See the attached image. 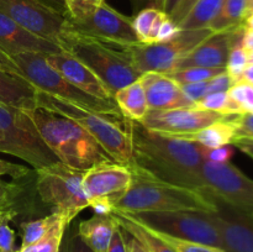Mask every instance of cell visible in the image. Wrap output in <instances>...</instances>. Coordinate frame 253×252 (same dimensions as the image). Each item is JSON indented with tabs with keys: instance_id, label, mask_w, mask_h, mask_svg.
I'll return each instance as SVG.
<instances>
[{
	"instance_id": "6da1fadb",
	"label": "cell",
	"mask_w": 253,
	"mask_h": 252,
	"mask_svg": "<svg viewBox=\"0 0 253 252\" xmlns=\"http://www.w3.org/2000/svg\"><path fill=\"white\" fill-rule=\"evenodd\" d=\"M130 131L132 175L203 189L200 170L205 147L187 138L155 132L131 120Z\"/></svg>"
},
{
	"instance_id": "7a4b0ae2",
	"label": "cell",
	"mask_w": 253,
	"mask_h": 252,
	"mask_svg": "<svg viewBox=\"0 0 253 252\" xmlns=\"http://www.w3.org/2000/svg\"><path fill=\"white\" fill-rule=\"evenodd\" d=\"M43 142L63 165L81 170L114 161L78 124L63 115L36 106L24 110Z\"/></svg>"
},
{
	"instance_id": "3957f363",
	"label": "cell",
	"mask_w": 253,
	"mask_h": 252,
	"mask_svg": "<svg viewBox=\"0 0 253 252\" xmlns=\"http://www.w3.org/2000/svg\"><path fill=\"white\" fill-rule=\"evenodd\" d=\"M37 106L63 115L86 131L115 162L127 166L132 163L130 120L123 114H106L91 110L63 99L37 90Z\"/></svg>"
},
{
	"instance_id": "277c9868",
	"label": "cell",
	"mask_w": 253,
	"mask_h": 252,
	"mask_svg": "<svg viewBox=\"0 0 253 252\" xmlns=\"http://www.w3.org/2000/svg\"><path fill=\"white\" fill-rule=\"evenodd\" d=\"M114 209L130 214L198 210L215 212L217 202L205 190L132 175L127 192L114 202Z\"/></svg>"
},
{
	"instance_id": "5b68a950",
	"label": "cell",
	"mask_w": 253,
	"mask_h": 252,
	"mask_svg": "<svg viewBox=\"0 0 253 252\" xmlns=\"http://www.w3.org/2000/svg\"><path fill=\"white\" fill-rule=\"evenodd\" d=\"M58 46L93 71L115 94L123 86L137 81L141 74L121 49L109 47V43L68 29L59 36Z\"/></svg>"
},
{
	"instance_id": "8992f818",
	"label": "cell",
	"mask_w": 253,
	"mask_h": 252,
	"mask_svg": "<svg viewBox=\"0 0 253 252\" xmlns=\"http://www.w3.org/2000/svg\"><path fill=\"white\" fill-rule=\"evenodd\" d=\"M34 170L37 197L51 208V211L59 212L72 222L85 208H89L82 185L84 170L61 162Z\"/></svg>"
},
{
	"instance_id": "52a82bcc",
	"label": "cell",
	"mask_w": 253,
	"mask_h": 252,
	"mask_svg": "<svg viewBox=\"0 0 253 252\" xmlns=\"http://www.w3.org/2000/svg\"><path fill=\"white\" fill-rule=\"evenodd\" d=\"M0 152L21 158L34 169L59 162L21 109L0 104Z\"/></svg>"
},
{
	"instance_id": "ba28073f",
	"label": "cell",
	"mask_w": 253,
	"mask_h": 252,
	"mask_svg": "<svg viewBox=\"0 0 253 252\" xmlns=\"http://www.w3.org/2000/svg\"><path fill=\"white\" fill-rule=\"evenodd\" d=\"M22 76L40 91L69 103L106 114H121L115 101H104L84 93L57 72L42 53L26 52L11 57Z\"/></svg>"
},
{
	"instance_id": "9c48e42d",
	"label": "cell",
	"mask_w": 253,
	"mask_h": 252,
	"mask_svg": "<svg viewBox=\"0 0 253 252\" xmlns=\"http://www.w3.org/2000/svg\"><path fill=\"white\" fill-rule=\"evenodd\" d=\"M211 34L210 29L180 30L179 34L168 42L136 43L120 47V49L140 74L147 72L168 74L175 71L178 63Z\"/></svg>"
},
{
	"instance_id": "30bf717a",
	"label": "cell",
	"mask_w": 253,
	"mask_h": 252,
	"mask_svg": "<svg viewBox=\"0 0 253 252\" xmlns=\"http://www.w3.org/2000/svg\"><path fill=\"white\" fill-rule=\"evenodd\" d=\"M130 215L133 219L147 225L156 231L178 239L222 249V240L212 220V212L178 210V211L138 212V214Z\"/></svg>"
},
{
	"instance_id": "8fae6325",
	"label": "cell",
	"mask_w": 253,
	"mask_h": 252,
	"mask_svg": "<svg viewBox=\"0 0 253 252\" xmlns=\"http://www.w3.org/2000/svg\"><path fill=\"white\" fill-rule=\"evenodd\" d=\"M203 189L236 211L253 216V179L231 162L202 165Z\"/></svg>"
},
{
	"instance_id": "7c38bea8",
	"label": "cell",
	"mask_w": 253,
	"mask_h": 252,
	"mask_svg": "<svg viewBox=\"0 0 253 252\" xmlns=\"http://www.w3.org/2000/svg\"><path fill=\"white\" fill-rule=\"evenodd\" d=\"M72 30L119 47L140 43L132 27V19L120 14L106 2L93 5L67 17Z\"/></svg>"
},
{
	"instance_id": "4fadbf2b",
	"label": "cell",
	"mask_w": 253,
	"mask_h": 252,
	"mask_svg": "<svg viewBox=\"0 0 253 252\" xmlns=\"http://www.w3.org/2000/svg\"><path fill=\"white\" fill-rule=\"evenodd\" d=\"M0 14L56 43L68 29L67 16L37 0H0Z\"/></svg>"
},
{
	"instance_id": "5bb4252c",
	"label": "cell",
	"mask_w": 253,
	"mask_h": 252,
	"mask_svg": "<svg viewBox=\"0 0 253 252\" xmlns=\"http://www.w3.org/2000/svg\"><path fill=\"white\" fill-rule=\"evenodd\" d=\"M226 118L230 116L194 106L167 110H148L141 124L155 132L188 138L207 126Z\"/></svg>"
},
{
	"instance_id": "9a60e30c",
	"label": "cell",
	"mask_w": 253,
	"mask_h": 252,
	"mask_svg": "<svg viewBox=\"0 0 253 252\" xmlns=\"http://www.w3.org/2000/svg\"><path fill=\"white\" fill-rule=\"evenodd\" d=\"M132 183V172L127 166L111 161L100 163L84 170L82 185L88 202L96 198H106L116 202L123 197Z\"/></svg>"
},
{
	"instance_id": "2e32d148",
	"label": "cell",
	"mask_w": 253,
	"mask_h": 252,
	"mask_svg": "<svg viewBox=\"0 0 253 252\" xmlns=\"http://www.w3.org/2000/svg\"><path fill=\"white\" fill-rule=\"evenodd\" d=\"M212 220L220 232L225 252H253L252 216L217 202Z\"/></svg>"
},
{
	"instance_id": "e0dca14e",
	"label": "cell",
	"mask_w": 253,
	"mask_h": 252,
	"mask_svg": "<svg viewBox=\"0 0 253 252\" xmlns=\"http://www.w3.org/2000/svg\"><path fill=\"white\" fill-rule=\"evenodd\" d=\"M46 61L62 74L69 83L89 95L104 101H114V95L106 84L73 56L62 51L58 53L44 54Z\"/></svg>"
},
{
	"instance_id": "ac0fdd59",
	"label": "cell",
	"mask_w": 253,
	"mask_h": 252,
	"mask_svg": "<svg viewBox=\"0 0 253 252\" xmlns=\"http://www.w3.org/2000/svg\"><path fill=\"white\" fill-rule=\"evenodd\" d=\"M0 49L10 57L26 52L51 54L63 51L56 42L32 34L2 14H0Z\"/></svg>"
},
{
	"instance_id": "d6986e66",
	"label": "cell",
	"mask_w": 253,
	"mask_h": 252,
	"mask_svg": "<svg viewBox=\"0 0 253 252\" xmlns=\"http://www.w3.org/2000/svg\"><path fill=\"white\" fill-rule=\"evenodd\" d=\"M145 88L150 110H167L175 108H194V104L184 95L182 85L169 74L147 72L140 77Z\"/></svg>"
},
{
	"instance_id": "ffe728a7",
	"label": "cell",
	"mask_w": 253,
	"mask_h": 252,
	"mask_svg": "<svg viewBox=\"0 0 253 252\" xmlns=\"http://www.w3.org/2000/svg\"><path fill=\"white\" fill-rule=\"evenodd\" d=\"M234 32L235 29L211 34L178 63L175 71L190 67L225 68L232 46Z\"/></svg>"
},
{
	"instance_id": "44dd1931",
	"label": "cell",
	"mask_w": 253,
	"mask_h": 252,
	"mask_svg": "<svg viewBox=\"0 0 253 252\" xmlns=\"http://www.w3.org/2000/svg\"><path fill=\"white\" fill-rule=\"evenodd\" d=\"M37 89L25 77L0 69V104L30 110L37 106Z\"/></svg>"
},
{
	"instance_id": "7402d4cb",
	"label": "cell",
	"mask_w": 253,
	"mask_h": 252,
	"mask_svg": "<svg viewBox=\"0 0 253 252\" xmlns=\"http://www.w3.org/2000/svg\"><path fill=\"white\" fill-rule=\"evenodd\" d=\"M119 221L114 214L93 215L77 226V234L93 252H108L114 231Z\"/></svg>"
},
{
	"instance_id": "603a6c76",
	"label": "cell",
	"mask_w": 253,
	"mask_h": 252,
	"mask_svg": "<svg viewBox=\"0 0 253 252\" xmlns=\"http://www.w3.org/2000/svg\"><path fill=\"white\" fill-rule=\"evenodd\" d=\"M114 101L126 119L136 123H142L150 110L145 88L140 78L116 90L114 94Z\"/></svg>"
},
{
	"instance_id": "cb8c5ba5",
	"label": "cell",
	"mask_w": 253,
	"mask_h": 252,
	"mask_svg": "<svg viewBox=\"0 0 253 252\" xmlns=\"http://www.w3.org/2000/svg\"><path fill=\"white\" fill-rule=\"evenodd\" d=\"M113 214L116 216L120 226L128 235L138 240L150 252H174L150 227H147L146 225L141 224L140 221L133 219L130 214L115 209H114Z\"/></svg>"
},
{
	"instance_id": "d4e9b609",
	"label": "cell",
	"mask_w": 253,
	"mask_h": 252,
	"mask_svg": "<svg viewBox=\"0 0 253 252\" xmlns=\"http://www.w3.org/2000/svg\"><path fill=\"white\" fill-rule=\"evenodd\" d=\"M231 118L232 116L216 121L203 130L198 131L187 140L194 141L205 148H216L225 145H232L234 140L237 137V132Z\"/></svg>"
},
{
	"instance_id": "484cf974",
	"label": "cell",
	"mask_w": 253,
	"mask_h": 252,
	"mask_svg": "<svg viewBox=\"0 0 253 252\" xmlns=\"http://www.w3.org/2000/svg\"><path fill=\"white\" fill-rule=\"evenodd\" d=\"M168 15L156 7H146L132 17V27L138 42L143 44L156 43L158 30Z\"/></svg>"
},
{
	"instance_id": "4316f807",
	"label": "cell",
	"mask_w": 253,
	"mask_h": 252,
	"mask_svg": "<svg viewBox=\"0 0 253 252\" xmlns=\"http://www.w3.org/2000/svg\"><path fill=\"white\" fill-rule=\"evenodd\" d=\"M247 0H224L219 14L210 22L212 34L236 29L244 25L246 19Z\"/></svg>"
},
{
	"instance_id": "83f0119b",
	"label": "cell",
	"mask_w": 253,
	"mask_h": 252,
	"mask_svg": "<svg viewBox=\"0 0 253 252\" xmlns=\"http://www.w3.org/2000/svg\"><path fill=\"white\" fill-rule=\"evenodd\" d=\"M224 0H198L184 19L178 24L180 30L209 29V25L219 14Z\"/></svg>"
},
{
	"instance_id": "f1b7e54d",
	"label": "cell",
	"mask_w": 253,
	"mask_h": 252,
	"mask_svg": "<svg viewBox=\"0 0 253 252\" xmlns=\"http://www.w3.org/2000/svg\"><path fill=\"white\" fill-rule=\"evenodd\" d=\"M61 221H67L68 224H71L63 215L56 211H51L48 215H44L39 219L20 222L21 246H27V245L37 242L42 237L46 236Z\"/></svg>"
},
{
	"instance_id": "f546056e",
	"label": "cell",
	"mask_w": 253,
	"mask_h": 252,
	"mask_svg": "<svg viewBox=\"0 0 253 252\" xmlns=\"http://www.w3.org/2000/svg\"><path fill=\"white\" fill-rule=\"evenodd\" d=\"M245 25L236 27L234 32V40H232V46L230 49L229 58L225 69L231 81L234 83L241 81L244 78V74L249 67V52L242 47V36H244Z\"/></svg>"
},
{
	"instance_id": "4dcf8cb0",
	"label": "cell",
	"mask_w": 253,
	"mask_h": 252,
	"mask_svg": "<svg viewBox=\"0 0 253 252\" xmlns=\"http://www.w3.org/2000/svg\"><path fill=\"white\" fill-rule=\"evenodd\" d=\"M71 224L67 221H61L48 232L44 237L37 242L27 246H20L16 252H59L62 241L64 239L67 229Z\"/></svg>"
},
{
	"instance_id": "1f68e13d",
	"label": "cell",
	"mask_w": 253,
	"mask_h": 252,
	"mask_svg": "<svg viewBox=\"0 0 253 252\" xmlns=\"http://www.w3.org/2000/svg\"><path fill=\"white\" fill-rule=\"evenodd\" d=\"M195 106L200 109H204V110L224 114L226 116H236L242 114L239 106L236 105V103L230 98L227 91L207 94Z\"/></svg>"
},
{
	"instance_id": "d6a6232c",
	"label": "cell",
	"mask_w": 253,
	"mask_h": 252,
	"mask_svg": "<svg viewBox=\"0 0 253 252\" xmlns=\"http://www.w3.org/2000/svg\"><path fill=\"white\" fill-rule=\"evenodd\" d=\"M225 68H205V67H190L185 69H178V71L168 73L175 82L184 85L190 83H199V82H208L214 77L224 73Z\"/></svg>"
},
{
	"instance_id": "836d02e7",
	"label": "cell",
	"mask_w": 253,
	"mask_h": 252,
	"mask_svg": "<svg viewBox=\"0 0 253 252\" xmlns=\"http://www.w3.org/2000/svg\"><path fill=\"white\" fill-rule=\"evenodd\" d=\"M141 224H142V222H141ZM146 226H147V225H146ZM151 230H152L160 239H162L174 252H225L224 250L220 249V247L209 246V245L199 244V242L188 241V240L178 239V237L170 236V235L163 234V232L160 231H156V230L153 229Z\"/></svg>"
},
{
	"instance_id": "e575fe53",
	"label": "cell",
	"mask_w": 253,
	"mask_h": 252,
	"mask_svg": "<svg viewBox=\"0 0 253 252\" xmlns=\"http://www.w3.org/2000/svg\"><path fill=\"white\" fill-rule=\"evenodd\" d=\"M230 98L236 103L242 114H253V84L241 79L227 90Z\"/></svg>"
},
{
	"instance_id": "d590c367",
	"label": "cell",
	"mask_w": 253,
	"mask_h": 252,
	"mask_svg": "<svg viewBox=\"0 0 253 252\" xmlns=\"http://www.w3.org/2000/svg\"><path fill=\"white\" fill-rule=\"evenodd\" d=\"M20 190L19 179H14L12 182H4L0 179V212H5L12 219L10 214L14 200Z\"/></svg>"
},
{
	"instance_id": "8d00e7d4",
	"label": "cell",
	"mask_w": 253,
	"mask_h": 252,
	"mask_svg": "<svg viewBox=\"0 0 253 252\" xmlns=\"http://www.w3.org/2000/svg\"><path fill=\"white\" fill-rule=\"evenodd\" d=\"M11 217L5 212H0V252H16L15 231L10 226Z\"/></svg>"
},
{
	"instance_id": "74e56055",
	"label": "cell",
	"mask_w": 253,
	"mask_h": 252,
	"mask_svg": "<svg viewBox=\"0 0 253 252\" xmlns=\"http://www.w3.org/2000/svg\"><path fill=\"white\" fill-rule=\"evenodd\" d=\"M235 153L232 145H225L216 148H205V160L214 163H227Z\"/></svg>"
},
{
	"instance_id": "f35d334b",
	"label": "cell",
	"mask_w": 253,
	"mask_h": 252,
	"mask_svg": "<svg viewBox=\"0 0 253 252\" xmlns=\"http://www.w3.org/2000/svg\"><path fill=\"white\" fill-rule=\"evenodd\" d=\"M232 123L236 128L237 137L253 138V114H241L232 116Z\"/></svg>"
},
{
	"instance_id": "ab89813d",
	"label": "cell",
	"mask_w": 253,
	"mask_h": 252,
	"mask_svg": "<svg viewBox=\"0 0 253 252\" xmlns=\"http://www.w3.org/2000/svg\"><path fill=\"white\" fill-rule=\"evenodd\" d=\"M208 82H199V83H190L182 85V90L183 93H184V95L187 96L194 105H197L207 94H209Z\"/></svg>"
},
{
	"instance_id": "60d3db41",
	"label": "cell",
	"mask_w": 253,
	"mask_h": 252,
	"mask_svg": "<svg viewBox=\"0 0 253 252\" xmlns=\"http://www.w3.org/2000/svg\"><path fill=\"white\" fill-rule=\"evenodd\" d=\"M32 172H34V169H30L26 166L7 162V161L0 158V177L1 175H10L12 179H20V178L30 175Z\"/></svg>"
},
{
	"instance_id": "b9f144b4",
	"label": "cell",
	"mask_w": 253,
	"mask_h": 252,
	"mask_svg": "<svg viewBox=\"0 0 253 252\" xmlns=\"http://www.w3.org/2000/svg\"><path fill=\"white\" fill-rule=\"evenodd\" d=\"M179 32H180V29L179 26H178V24H175L169 16H167V19L162 22L160 30H158L156 43L170 41V40L174 39Z\"/></svg>"
},
{
	"instance_id": "7bdbcfd3",
	"label": "cell",
	"mask_w": 253,
	"mask_h": 252,
	"mask_svg": "<svg viewBox=\"0 0 253 252\" xmlns=\"http://www.w3.org/2000/svg\"><path fill=\"white\" fill-rule=\"evenodd\" d=\"M108 252H128L127 232L120 226V224L114 231Z\"/></svg>"
},
{
	"instance_id": "ee69618b",
	"label": "cell",
	"mask_w": 253,
	"mask_h": 252,
	"mask_svg": "<svg viewBox=\"0 0 253 252\" xmlns=\"http://www.w3.org/2000/svg\"><path fill=\"white\" fill-rule=\"evenodd\" d=\"M67 240L63 239L59 252H93L83 241L78 234H68Z\"/></svg>"
},
{
	"instance_id": "f6af8a7d",
	"label": "cell",
	"mask_w": 253,
	"mask_h": 252,
	"mask_svg": "<svg viewBox=\"0 0 253 252\" xmlns=\"http://www.w3.org/2000/svg\"><path fill=\"white\" fill-rule=\"evenodd\" d=\"M234 84V82L231 81V78L229 77V74L226 73V71L224 73L219 74V76L214 77L212 79H210L208 82V86H209V93H219V91H227L231 85Z\"/></svg>"
},
{
	"instance_id": "bcb514c9",
	"label": "cell",
	"mask_w": 253,
	"mask_h": 252,
	"mask_svg": "<svg viewBox=\"0 0 253 252\" xmlns=\"http://www.w3.org/2000/svg\"><path fill=\"white\" fill-rule=\"evenodd\" d=\"M89 208L98 215H110L114 212V204L110 199L106 198H96L89 200Z\"/></svg>"
},
{
	"instance_id": "7dc6e473",
	"label": "cell",
	"mask_w": 253,
	"mask_h": 252,
	"mask_svg": "<svg viewBox=\"0 0 253 252\" xmlns=\"http://www.w3.org/2000/svg\"><path fill=\"white\" fill-rule=\"evenodd\" d=\"M198 0H180L179 4L177 5L174 10L172 11V14L168 15L175 24H179L183 19L185 17V15L190 11L194 4L197 2Z\"/></svg>"
},
{
	"instance_id": "c3c4849f",
	"label": "cell",
	"mask_w": 253,
	"mask_h": 252,
	"mask_svg": "<svg viewBox=\"0 0 253 252\" xmlns=\"http://www.w3.org/2000/svg\"><path fill=\"white\" fill-rule=\"evenodd\" d=\"M0 69H2L5 72H9V73L17 74V76H22L21 71H20L17 64L14 62V59L10 56H7L6 53H4L1 49H0Z\"/></svg>"
},
{
	"instance_id": "681fc988",
	"label": "cell",
	"mask_w": 253,
	"mask_h": 252,
	"mask_svg": "<svg viewBox=\"0 0 253 252\" xmlns=\"http://www.w3.org/2000/svg\"><path fill=\"white\" fill-rule=\"evenodd\" d=\"M232 146L239 148L241 152L251 157L253 160V138L250 137H236L232 142Z\"/></svg>"
},
{
	"instance_id": "f907efd6",
	"label": "cell",
	"mask_w": 253,
	"mask_h": 252,
	"mask_svg": "<svg viewBox=\"0 0 253 252\" xmlns=\"http://www.w3.org/2000/svg\"><path fill=\"white\" fill-rule=\"evenodd\" d=\"M130 1L135 14L146 7H156L161 10L163 7V0H130Z\"/></svg>"
},
{
	"instance_id": "816d5d0a",
	"label": "cell",
	"mask_w": 253,
	"mask_h": 252,
	"mask_svg": "<svg viewBox=\"0 0 253 252\" xmlns=\"http://www.w3.org/2000/svg\"><path fill=\"white\" fill-rule=\"evenodd\" d=\"M37 1L42 2V4L47 5L51 9L56 10L59 14L67 16V9H66V0H37Z\"/></svg>"
},
{
	"instance_id": "f5cc1de1",
	"label": "cell",
	"mask_w": 253,
	"mask_h": 252,
	"mask_svg": "<svg viewBox=\"0 0 253 252\" xmlns=\"http://www.w3.org/2000/svg\"><path fill=\"white\" fill-rule=\"evenodd\" d=\"M127 246L128 252H150L138 240L127 234Z\"/></svg>"
},
{
	"instance_id": "db71d44e",
	"label": "cell",
	"mask_w": 253,
	"mask_h": 252,
	"mask_svg": "<svg viewBox=\"0 0 253 252\" xmlns=\"http://www.w3.org/2000/svg\"><path fill=\"white\" fill-rule=\"evenodd\" d=\"M242 47L247 52L253 51V30L245 27L244 36H242Z\"/></svg>"
},
{
	"instance_id": "11a10c76",
	"label": "cell",
	"mask_w": 253,
	"mask_h": 252,
	"mask_svg": "<svg viewBox=\"0 0 253 252\" xmlns=\"http://www.w3.org/2000/svg\"><path fill=\"white\" fill-rule=\"evenodd\" d=\"M179 1H180V0H163L162 10L167 15H170V14H172L173 10L177 7V5L179 4Z\"/></svg>"
},
{
	"instance_id": "9f6ffc18",
	"label": "cell",
	"mask_w": 253,
	"mask_h": 252,
	"mask_svg": "<svg viewBox=\"0 0 253 252\" xmlns=\"http://www.w3.org/2000/svg\"><path fill=\"white\" fill-rule=\"evenodd\" d=\"M244 25H245V27H246V29L253 30V12H252V14H250L249 16L245 19Z\"/></svg>"
},
{
	"instance_id": "6f0895ef",
	"label": "cell",
	"mask_w": 253,
	"mask_h": 252,
	"mask_svg": "<svg viewBox=\"0 0 253 252\" xmlns=\"http://www.w3.org/2000/svg\"><path fill=\"white\" fill-rule=\"evenodd\" d=\"M78 2H84V4H90V5H100L103 4L104 0H74Z\"/></svg>"
},
{
	"instance_id": "680465c9",
	"label": "cell",
	"mask_w": 253,
	"mask_h": 252,
	"mask_svg": "<svg viewBox=\"0 0 253 252\" xmlns=\"http://www.w3.org/2000/svg\"><path fill=\"white\" fill-rule=\"evenodd\" d=\"M253 12V0H249L247 1V11H246V17L249 16L250 14H252Z\"/></svg>"
},
{
	"instance_id": "91938a15",
	"label": "cell",
	"mask_w": 253,
	"mask_h": 252,
	"mask_svg": "<svg viewBox=\"0 0 253 252\" xmlns=\"http://www.w3.org/2000/svg\"><path fill=\"white\" fill-rule=\"evenodd\" d=\"M253 64V51L249 52V66Z\"/></svg>"
},
{
	"instance_id": "94428289",
	"label": "cell",
	"mask_w": 253,
	"mask_h": 252,
	"mask_svg": "<svg viewBox=\"0 0 253 252\" xmlns=\"http://www.w3.org/2000/svg\"><path fill=\"white\" fill-rule=\"evenodd\" d=\"M247 1H249V0H247Z\"/></svg>"
},
{
	"instance_id": "6125c7cd",
	"label": "cell",
	"mask_w": 253,
	"mask_h": 252,
	"mask_svg": "<svg viewBox=\"0 0 253 252\" xmlns=\"http://www.w3.org/2000/svg\"><path fill=\"white\" fill-rule=\"evenodd\" d=\"M252 217H253V216H252Z\"/></svg>"
}]
</instances>
